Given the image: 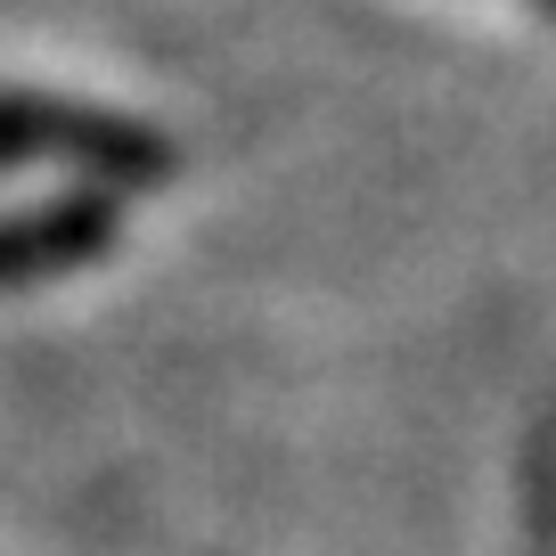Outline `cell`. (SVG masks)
I'll return each instance as SVG.
<instances>
[{"mask_svg": "<svg viewBox=\"0 0 556 556\" xmlns=\"http://www.w3.org/2000/svg\"><path fill=\"white\" fill-rule=\"evenodd\" d=\"M115 222H123V205L106 189H74L58 205L17 213L0 262H9V278H50V270H74V262H99L115 245Z\"/></svg>", "mask_w": 556, "mask_h": 556, "instance_id": "2", "label": "cell"}, {"mask_svg": "<svg viewBox=\"0 0 556 556\" xmlns=\"http://www.w3.org/2000/svg\"><path fill=\"white\" fill-rule=\"evenodd\" d=\"M532 9H540V17H556V0H532Z\"/></svg>", "mask_w": 556, "mask_h": 556, "instance_id": "3", "label": "cell"}, {"mask_svg": "<svg viewBox=\"0 0 556 556\" xmlns=\"http://www.w3.org/2000/svg\"><path fill=\"white\" fill-rule=\"evenodd\" d=\"M9 164H66L83 189H148V180L173 173V139L156 131V123L139 115H115V106H90V99H50V90H17L9 99Z\"/></svg>", "mask_w": 556, "mask_h": 556, "instance_id": "1", "label": "cell"}]
</instances>
